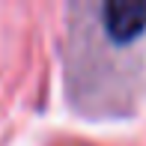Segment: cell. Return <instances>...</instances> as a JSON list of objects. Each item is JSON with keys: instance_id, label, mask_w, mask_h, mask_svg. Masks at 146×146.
<instances>
[{"instance_id": "cell-1", "label": "cell", "mask_w": 146, "mask_h": 146, "mask_svg": "<svg viewBox=\"0 0 146 146\" xmlns=\"http://www.w3.org/2000/svg\"><path fill=\"white\" fill-rule=\"evenodd\" d=\"M104 30L119 45L134 42L146 30V0H110L102 9Z\"/></svg>"}]
</instances>
